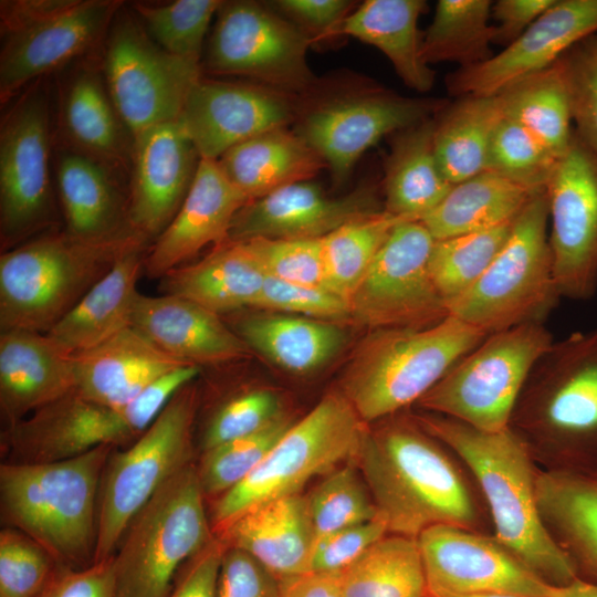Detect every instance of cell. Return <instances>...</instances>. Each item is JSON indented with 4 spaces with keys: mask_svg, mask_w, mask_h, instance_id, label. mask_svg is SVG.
<instances>
[{
    "mask_svg": "<svg viewBox=\"0 0 597 597\" xmlns=\"http://www.w3.org/2000/svg\"><path fill=\"white\" fill-rule=\"evenodd\" d=\"M249 201L218 160L200 158L181 207L147 250L144 273L161 279L209 244L227 242L234 217Z\"/></svg>",
    "mask_w": 597,
    "mask_h": 597,
    "instance_id": "cell-25",
    "label": "cell"
},
{
    "mask_svg": "<svg viewBox=\"0 0 597 597\" xmlns=\"http://www.w3.org/2000/svg\"><path fill=\"white\" fill-rule=\"evenodd\" d=\"M449 597H531V596L507 594V593H492V594H480V595H470V596H449Z\"/></svg>",
    "mask_w": 597,
    "mask_h": 597,
    "instance_id": "cell-63",
    "label": "cell"
},
{
    "mask_svg": "<svg viewBox=\"0 0 597 597\" xmlns=\"http://www.w3.org/2000/svg\"><path fill=\"white\" fill-rule=\"evenodd\" d=\"M311 36L266 4L223 1L207 44L205 67L241 75L294 95L316 84L307 62Z\"/></svg>",
    "mask_w": 597,
    "mask_h": 597,
    "instance_id": "cell-14",
    "label": "cell"
},
{
    "mask_svg": "<svg viewBox=\"0 0 597 597\" xmlns=\"http://www.w3.org/2000/svg\"><path fill=\"white\" fill-rule=\"evenodd\" d=\"M217 597H282L281 583L253 556L226 545Z\"/></svg>",
    "mask_w": 597,
    "mask_h": 597,
    "instance_id": "cell-56",
    "label": "cell"
},
{
    "mask_svg": "<svg viewBox=\"0 0 597 597\" xmlns=\"http://www.w3.org/2000/svg\"><path fill=\"white\" fill-rule=\"evenodd\" d=\"M507 428L542 470H597V328L553 341L530 371Z\"/></svg>",
    "mask_w": 597,
    "mask_h": 597,
    "instance_id": "cell-3",
    "label": "cell"
},
{
    "mask_svg": "<svg viewBox=\"0 0 597 597\" xmlns=\"http://www.w3.org/2000/svg\"><path fill=\"white\" fill-rule=\"evenodd\" d=\"M198 409L199 388L193 380L170 398L133 443L111 452L98 492L95 563L115 554L136 513L165 482L195 461Z\"/></svg>",
    "mask_w": 597,
    "mask_h": 597,
    "instance_id": "cell-11",
    "label": "cell"
},
{
    "mask_svg": "<svg viewBox=\"0 0 597 597\" xmlns=\"http://www.w3.org/2000/svg\"><path fill=\"white\" fill-rule=\"evenodd\" d=\"M548 241L561 297L597 292V154L575 133L545 187Z\"/></svg>",
    "mask_w": 597,
    "mask_h": 597,
    "instance_id": "cell-18",
    "label": "cell"
},
{
    "mask_svg": "<svg viewBox=\"0 0 597 597\" xmlns=\"http://www.w3.org/2000/svg\"><path fill=\"white\" fill-rule=\"evenodd\" d=\"M216 537L247 552L279 579L308 573L316 540L301 493L252 507Z\"/></svg>",
    "mask_w": 597,
    "mask_h": 597,
    "instance_id": "cell-29",
    "label": "cell"
},
{
    "mask_svg": "<svg viewBox=\"0 0 597 597\" xmlns=\"http://www.w3.org/2000/svg\"><path fill=\"white\" fill-rule=\"evenodd\" d=\"M224 543L216 537L178 570L168 597H217Z\"/></svg>",
    "mask_w": 597,
    "mask_h": 597,
    "instance_id": "cell-59",
    "label": "cell"
},
{
    "mask_svg": "<svg viewBox=\"0 0 597 597\" xmlns=\"http://www.w3.org/2000/svg\"><path fill=\"white\" fill-rule=\"evenodd\" d=\"M56 184L67 233L104 240L135 231L128 218V197L108 166L66 149L56 163Z\"/></svg>",
    "mask_w": 597,
    "mask_h": 597,
    "instance_id": "cell-31",
    "label": "cell"
},
{
    "mask_svg": "<svg viewBox=\"0 0 597 597\" xmlns=\"http://www.w3.org/2000/svg\"><path fill=\"white\" fill-rule=\"evenodd\" d=\"M513 222L485 231L434 240L429 256V271L446 304L467 292L489 269L505 245Z\"/></svg>",
    "mask_w": 597,
    "mask_h": 597,
    "instance_id": "cell-45",
    "label": "cell"
},
{
    "mask_svg": "<svg viewBox=\"0 0 597 597\" xmlns=\"http://www.w3.org/2000/svg\"><path fill=\"white\" fill-rule=\"evenodd\" d=\"M538 192L485 170L454 184L420 221L434 240L485 231L513 222Z\"/></svg>",
    "mask_w": 597,
    "mask_h": 597,
    "instance_id": "cell-39",
    "label": "cell"
},
{
    "mask_svg": "<svg viewBox=\"0 0 597 597\" xmlns=\"http://www.w3.org/2000/svg\"><path fill=\"white\" fill-rule=\"evenodd\" d=\"M553 341L542 323L490 334L453 365L416 407L482 431L504 430L530 371Z\"/></svg>",
    "mask_w": 597,
    "mask_h": 597,
    "instance_id": "cell-12",
    "label": "cell"
},
{
    "mask_svg": "<svg viewBox=\"0 0 597 597\" xmlns=\"http://www.w3.org/2000/svg\"><path fill=\"white\" fill-rule=\"evenodd\" d=\"M381 211L384 202L373 186L329 197L313 179L305 180L247 202L233 219L228 241L321 239L347 222Z\"/></svg>",
    "mask_w": 597,
    "mask_h": 597,
    "instance_id": "cell-23",
    "label": "cell"
},
{
    "mask_svg": "<svg viewBox=\"0 0 597 597\" xmlns=\"http://www.w3.org/2000/svg\"><path fill=\"white\" fill-rule=\"evenodd\" d=\"M230 327L251 350L297 375L325 366L347 343V333L342 326L311 317L250 314Z\"/></svg>",
    "mask_w": 597,
    "mask_h": 597,
    "instance_id": "cell-37",
    "label": "cell"
},
{
    "mask_svg": "<svg viewBox=\"0 0 597 597\" xmlns=\"http://www.w3.org/2000/svg\"><path fill=\"white\" fill-rule=\"evenodd\" d=\"M61 119L74 150L109 168L132 159L133 146L127 138L130 133L114 106L105 80L93 67L77 70L65 83Z\"/></svg>",
    "mask_w": 597,
    "mask_h": 597,
    "instance_id": "cell-38",
    "label": "cell"
},
{
    "mask_svg": "<svg viewBox=\"0 0 597 597\" xmlns=\"http://www.w3.org/2000/svg\"><path fill=\"white\" fill-rule=\"evenodd\" d=\"M265 277L245 241H227L200 261L169 271L159 287L220 315L251 307Z\"/></svg>",
    "mask_w": 597,
    "mask_h": 597,
    "instance_id": "cell-35",
    "label": "cell"
},
{
    "mask_svg": "<svg viewBox=\"0 0 597 597\" xmlns=\"http://www.w3.org/2000/svg\"><path fill=\"white\" fill-rule=\"evenodd\" d=\"M558 159L525 127L504 116L492 138L488 170L543 191Z\"/></svg>",
    "mask_w": 597,
    "mask_h": 597,
    "instance_id": "cell-49",
    "label": "cell"
},
{
    "mask_svg": "<svg viewBox=\"0 0 597 597\" xmlns=\"http://www.w3.org/2000/svg\"><path fill=\"white\" fill-rule=\"evenodd\" d=\"M406 220L384 210L347 222L324 237L325 289L349 302L394 228Z\"/></svg>",
    "mask_w": 597,
    "mask_h": 597,
    "instance_id": "cell-44",
    "label": "cell"
},
{
    "mask_svg": "<svg viewBox=\"0 0 597 597\" xmlns=\"http://www.w3.org/2000/svg\"><path fill=\"white\" fill-rule=\"evenodd\" d=\"M597 31V0H556L515 41L489 60L448 74L451 96L498 95L554 65L573 45Z\"/></svg>",
    "mask_w": 597,
    "mask_h": 597,
    "instance_id": "cell-22",
    "label": "cell"
},
{
    "mask_svg": "<svg viewBox=\"0 0 597 597\" xmlns=\"http://www.w3.org/2000/svg\"><path fill=\"white\" fill-rule=\"evenodd\" d=\"M376 423L354 462L389 534L417 538L437 525L493 534L474 476L447 444L407 410Z\"/></svg>",
    "mask_w": 597,
    "mask_h": 597,
    "instance_id": "cell-1",
    "label": "cell"
},
{
    "mask_svg": "<svg viewBox=\"0 0 597 597\" xmlns=\"http://www.w3.org/2000/svg\"><path fill=\"white\" fill-rule=\"evenodd\" d=\"M284 415L280 395L271 389L237 391L224 399L206 420L200 437L201 452L260 432Z\"/></svg>",
    "mask_w": 597,
    "mask_h": 597,
    "instance_id": "cell-50",
    "label": "cell"
},
{
    "mask_svg": "<svg viewBox=\"0 0 597 597\" xmlns=\"http://www.w3.org/2000/svg\"><path fill=\"white\" fill-rule=\"evenodd\" d=\"M344 597H429L418 540L387 534L341 572Z\"/></svg>",
    "mask_w": 597,
    "mask_h": 597,
    "instance_id": "cell-41",
    "label": "cell"
},
{
    "mask_svg": "<svg viewBox=\"0 0 597 597\" xmlns=\"http://www.w3.org/2000/svg\"><path fill=\"white\" fill-rule=\"evenodd\" d=\"M121 3L67 0L57 11L1 35V103L94 49L111 29Z\"/></svg>",
    "mask_w": 597,
    "mask_h": 597,
    "instance_id": "cell-20",
    "label": "cell"
},
{
    "mask_svg": "<svg viewBox=\"0 0 597 597\" xmlns=\"http://www.w3.org/2000/svg\"><path fill=\"white\" fill-rule=\"evenodd\" d=\"M282 597H344L341 572H308L280 579Z\"/></svg>",
    "mask_w": 597,
    "mask_h": 597,
    "instance_id": "cell-61",
    "label": "cell"
},
{
    "mask_svg": "<svg viewBox=\"0 0 597 597\" xmlns=\"http://www.w3.org/2000/svg\"><path fill=\"white\" fill-rule=\"evenodd\" d=\"M305 495L316 540L365 523L379 515L369 489L354 461L332 472Z\"/></svg>",
    "mask_w": 597,
    "mask_h": 597,
    "instance_id": "cell-46",
    "label": "cell"
},
{
    "mask_svg": "<svg viewBox=\"0 0 597 597\" xmlns=\"http://www.w3.org/2000/svg\"><path fill=\"white\" fill-rule=\"evenodd\" d=\"M503 118L498 95L455 97L436 115L434 151L449 182L488 170L492 138Z\"/></svg>",
    "mask_w": 597,
    "mask_h": 597,
    "instance_id": "cell-40",
    "label": "cell"
},
{
    "mask_svg": "<svg viewBox=\"0 0 597 597\" xmlns=\"http://www.w3.org/2000/svg\"><path fill=\"white\" fill-rule=\"evenodd\" d=\"M50 133L48 94L39 80L20 94L1 121V252L51 231L55 223Z\"/></svg>",
    "mask_w": 597,
    "mask_h": 597,
    "instance_id": "cell-13",
    "label": "cell"
},
{
    "mask_svg": "<svg viewBox=\"0 0 597 597\" xmlns=\"http://www.w3.org/2000/svg\"><path fill=\"white\" fill-rule=\"evenodd\" d=\"M348 0H277L274 7L312 41L335 36L343 20L354 10Z\"/></svg>",
    "mask_w": 597,
    "mask_h": 597,
    "instance_id": "cell-57",
    "label": "cell"
},
{
    "mask_svg": "<svg viewBox=\"0 0 597 597\" xmlns=\"http://www.w3.org/2000/svg\"><path fill=\"white\" fill-rule=\"evenodd\" d=\"M292 423L284 415L260 432L202 451L196 467L206 500L212 501L243 481Z\"/></svg>",
    "mask_w": 597,
    "mask_h": 597,
    "instance_id": "cell-48",
    "label": "cell"
},
{
    "mask_svg": "<svg viewBox=\"0 0 597 597\" xmlns=\"http://www.w3.org/2000/svg\"><path fill=\"white\" fill-rule=\"evenodd\" d=\"M536 499L546 530L578 578L597 582V470L551 472L540 468Z\"/></svg>",
    "mask_w": 597,
    "mask_h": 597,
    "instance_id": "cell-32",
    "label": "cell"
},
{
    "mask_svg": "<svg viewBox=\"0 0 597 597\" xmlns=\"http://www.w3.org/2000/svg\"><path fill=\"white\" fill-rule=\"evenodd\" d=\"M574 130L597 154V31L573 45L558 61Z\"/></svg>",
    "mask_w": 597,
    "mask_h": 597,
    "instance_id": "cell-52",
    "label": "cell"
},
{
    "mask_svg": "<svg viewBox=\"0 0 597 597\" xmlns=\"http://www.w3.org/2000/svg\"><path fill=\"white\" fill-rule=\"evenodd\" d=\"M367 427L339 390L325 395L243 481L212 500L209 517L214 535L252 507L297 494L313 478L354 461Z\"/></svg>",
    "mask_w": 597,
    "mask_h": 597,
    "instance_id": "cell-8",
    "label": "cell"
},
{
    "mask_svg": "<svg viewBox=\"0 0 597 597\" xmlns=\"http://www.w3.org/2000/svg\"><path fill=\"white\" fill-rule=\"evenodd\" d=\"M545 190L514 220L510 237L483 275L447 303L452 315L493 334L524 324H544L561 297L548 241Z\"/></svg>",
    "mask_w": 597,
    "mask_h": 597,
    "instance_id": "cell-10",
    "label": "cell"
},
{
    "mask_svg": "<svg viewBox=\"0 0 597 597\" xmlns=\"http://www.w3.org/2000/svg\"><path fill=\"white\" fill-rule=\"evenodd\" d=\"M436 116L391 135L384 164V210L420 221L448 195L449 182L434 151Z\"/></svg>",
    "mask_w": 597,
    "mask_h": 597,
    "instance_id": "cell-34",
    "label": "cell"
},
{
    "mask_svg": "<svg viewBox=\"0 0 597 597\" xmlns=\"http://www.w3.org/2000/svg\"><path fill=\"white\" fill-rule=\"evenodd\" d=\"M199 154L178 121L134 138L128 218L150 244L181 207L193 181Z\"/></svg>",
    "mask_w": 597,
    "mask_h": 597,
    "instance_id": "cell-24",
    "label": "cell"
},
{
    "mask_svg": "<svg viewBox=\"0 0 597 597\" xmlns=\"http://www.w3.org/2000/svg\"><path fill=\"white\" fill-rule=\"evenodd\" d=\"M41 597H117L113 556L81 569L59 566Z\"/></svg>",
    "mask_w": 597,
    "mask_h": 597,
    "instance_id": "cell-58",
    "label": "cell"
},
{
    "mask_svg": "<svg viewBox=\"0 0 597 597\" xmlns=\"http://www.w3.org/2000/svg\"><path fill=\"white\" fill-rule=\"evenodd\" d=\"M556 0H498L492 3L494 44L509 45L528 29Z\"/></svg>",
    "mask_w": 597,
    "mask_h": 597,
    "instance_id": "cell-60",
    "label": "cell"
},
{
    "mask_svg": "<svg viewBox=\"0 0 597 597\" xmlns=\"http://www.w3.org/2000/svg\"><path fill=\"white\" fill-rule=\"evenodd\" d=\"M389 534L385 520L353 525L315 540L308 572L339 573Z\"/></svg>",
    "mask_w": 597,
    "mask_h": 597,
    "instance_id": "cell-55",
    "label": "cell"
},
{
    "mask_svg": "<svg viewBox=\"0 0 597 597\" xmlns=\"http://www.w3.org/2000/svg\"><path fill=\"white\" fill-rule=\"evenodd\" d=\"M427 9L425 0H366L343 20L335 36L348 35L377 48L406 86L426 93L436 80L421 55L418 21Z\"/></svg>",
    "mask_w": 597,
    "mask_h": 597,
    "instance_id": "cell-33",
    "label": "cell"
},
{
    "mask_svg": "<svg viewBox=\"0 0 597 597\" xmlns=\"http://www.w3.org/2000/svg\"><path fill=\"white\" fill-rule=\"evenodd\" d=\"M72 360L75 391L111 408L125 407L159 378L188 365L161 350L133 326L73 354Z\"/></svg>",
    "mask_w": 597,
    "mask_h": 597,
    "instance_id": "cell-27",
    "label": "cell"
},
{
    "mask_svg": "<svg viewBox=\"0 0 597 597\" xmlns=\"http://www.w3.org/2000/svg\"><path fill=\"white\" fill-rule=\"evenodd\" d=\"M490 0H439L432 21L422 36L421 55L430 65L441 62L470 67L494 53L495 27Z\"/></svg>",
    "mask_w": 597,
    "mask_h": 597,
    "instance_id": "cell-42",
    "label": "cell"
},
{
    "mask_svg": "<svg viewBox=\"0 0 597 597\" xmlns=\"http://www.w3.org/2000/svg\"><path fill=\"white\" fill-rule=\"evenodd\" d=\"M433 242L421 221L397 224L350 295V317L374 331L423 328L449 316L429 271Z\"/></svg>",
    "mask_w": 597,
    "mask_h": 597,
    "instance_id": "cell-16",
    "label": "cell"
},
{
    "mask_svg": "<svg viewBox=\"0 0 597 597\" xmlns=\"http://www.w3.org/2000/svg\"><path fill=\"white\" fill-rule=\"evenodd\" d=\"M446 100L411 98L379 86L345 94L297 111L294 132L324 160L336 185L386 136L436 116Z\"/></svg>",
    "mask_w": 597,
    "mask_h": 597,
    "instance_id": "cell-17",
    "label": "cell"
},
{
    "mask_svg": "<svg viewBox=\"0 0 597 597\" xmlns=\"http://www.w3.org/2000/svg\"><path fill=\"white\" fill-rule=\"evenodd\" d=\"M193 377L191 367H179L122 408L90 401L74 390L6 427L1 433L2 462L51 463L81 455L103 444L127 447Z\"/></svg>",
    "mask_w": 597,
    "mask_h": 597,
    "instance_id": "cell-7",
    "label": "cell"
},
{
    "mask_svg": "<svg viewBox=\"0 0 597 597\" xmlns=\"http://www.w3.org/2000/svg\"><path fill=\"white\" fill-rule=\"evenodd\" d=\"M504 116L532 133L557 158L574 136L566 87L557 62L498 94Z\"/></svg>",
    "mask_w": 597,
    "mask_h": 597,
    "instance_id": "cell-43",
    "label": "cell"
},
{
    "mask_svg": "<svg viewBox=\"0 0 597 597\" xmlns=\"http://www.w3.org/2000/svg\"><path fill=\"white\" fill-rule=\"evenodd\" d=\"M74 390L72 355L45 333L1 331L0 413L4 428Z\"/></svg>",
    "mask_w": 597,
    "mask_h": 597,
    "instance_id": "cell-28",
    "label": "cell"
},
{
    "mask_svg": "<svg viewBox=\"0 0 597 597\" xmlns=\"http://www.w3.org/2000/svg\"><path fill=\"white\" fill-rule=\"evenodd\" d=\"M57 562L38 542L19 530L0 532V597H41Z\"/></svg>",
    "mask_w": 597,
    "mask_h": 597,
    "instance_id": "cell-51",
    "label": "cell"
},
{
    "mask_svg": "<svg viewBox=\"0 0 597 597\" xmlns=\"http://www.w3.org/2000/svg\"><path fill=\"white\" fill-rule=\"evenodd\" d=\"M268 276L325 287L323 238L244 240Z\"/></svg>",
    "mask_w": 597,
    "mask_h": 597,
    "instance_id": "cell-53",
    "label": "cell"
},
{
    "mask_svg": "<svg viewBox=\"0 0 597 597\" xmlns=\"http://www.w3.org/2000/svg\"><path fill=\"white\" fill-rule=\"evenodd\" d=\"M489 334L452 315L423 328H380L354 350L341 392L369 425L416 405Z\"/></svg>",
    "mask_w": 597,
    "mask_h": 597,
    "instance_id": "cell-6",
    "label": "cell"
},
{
    "mask_svg": "<svg viewBox=\"0 0 597 597\" xmlns=\"http://www.w3.org/2000/svg\"><path fill=\"white\" fill-rule=\"evenodd\" d=\"M150 244H138L45 333L62 350L73 355L90 349L132 326L137 283Z\"/></svg>",
    "mask_w": 597,
    "mask_h": 597,
    "instance_id": "cell-30",
    "label": "cell"
},
{
    "mask_svg": "<svg viewBox=\"0 0 597 597\" xmlns=\"http://www.w3.org/2000/svg\"><path fill=\"white\" fill-rule=\"evenodd\" d=\"M150 242L133 231L87 240L48 231L1 252L0 329L48 333L132 248Z\"/></svg>",
    "mask_w": 597,
    "mask_h": 597,
    "instance_id": "cell-5",
    "label": "cell"
},
{
    "mask_svg": "<svg viewBox=\"0 0 597 597\" xmlns=\"http://www.w3.org/2000/svg\"><path fill=\"white\" fill-rule=\"evenodd\" d=\"M104 74L133 139L154 126L178 121L191 88L202 77L199 62L165 51L142 24L118 13L106 42Z\"/></svg>",
    "mask_w": 597,
    "mask_h": 597,
    "instance_id": "cell-15",
    "label": "cell"
},
{
    "mask_svg": "<svg viewBox=\"0 0 597 597\" xmlns=\"http://www.w3.org/2000/svg\"><path fill=\"white\" fill-rule=\"evenodd\" d=\"M411 413L468 467L488 506L493 535L516 558L552 586L578 578L542 521L536 499L540 467L512 430L486 432L447 416Z\"/></svg>",
    "mask_w": 597,
    "mask_h": 597,
    "instance_id": "cell-2",
    "label": "cell"
},
{
    "mask_svg": "<svg viewBox=\"0 0 597 597\" xmlns=\"http://www.w3.org/2000/svg\"><path fill=\"white\" fill-rule=\"evenodd\" d=\"M196 461L165 482L113 555L117 597H168L181 566L214 538Z\"/></svg>",
    "mask_w": 597,
    "mask_h": 597,
    "instance_id": "cell-9",
    "label": "cell"
},
{
    "mask_svg": "<svg viewBox=\"0 0 597 597\" xmlns=\"http://www.w3.org/2000/svg\"><path fill=\"white\" fill-rule=\"evenodd\" d=\"M132 326L165 353L198 367L237 362L251 353L219 314L177 295L138 293Z\"/></svg>",
    "mask_w": 597,
    "mask_h": 597,
    "instance_id": "cell-26",
    "label": "cell"
},
{
    "mask_svg": "<svg viewBox=\"0 0 597 597\" xmlns=\"http://www.w3.org/2000/svg\"><path fill=\"white\" fill-rule=\"evenodd\" d=\"M98 446L51 463L0 465L1 523L43 546L60 566L95 563L98 492L111 452Z\"/></svg>",
    "mask_w": 597,
    "mask_h": 597,
    "instance_id": "cell-4",
    "label": "cell"
},
{
    "mask_svg": "<svg viewBox=\"0 0 597 597\" xmlns=\"http://www.w3.org/2000/svg\"><path fill=\"white\" fill-rule=\"evenodd\" d=\"M546 597H597V582L576 578L563 586L548 585Z\"/></svg>",
    "mask_w": 597,
    "mask_h": 597,
    "instance_id": "cell-62",
    "label": "cell"
},
{
    "mask_svg": "<svg viewBox=\"0 0 597 597\" xmlns=\"http://www.w3.org/2000/svg\"><path fill=\"white\" fill-rule=\"evenodd\" d=\"M417 540L429 597L492 593L546 597L548 584L493 534L437 525Z\"/></svg>",
    "mask_w": 597,
    "mask_h": 597,
    "instance_id": "cell-19",
    "label": "cell"
},
{
    "mask_svg": "<svg viewBox=\"0 0 597 597\" xmlns=\"http://www.w3.org/2000/svg\"><path fill=\"white\" fill-rule=\"evenodd\" d=\"M223 1L177 0L161 4L137 2L143 28L165 51L200 63L210 22Z\"/></svg>",
    "mask_w": 597,
    "mask_h": 597,
    "instance_id": "cell-47",
    "label": "cell"
},
{
    "mask_svg": "<svg viewBox=\"0 0 597 597\" xmlns=\"http://www.w3.org/2000/svg\"><path fill=\"white\" fill-rule=\"evenodd\" d=\"M251 307L331 322L350 317L349 302L338 294L325 287L291 283L268 275Z\"/></svg>",
    "mask_w": 597,
    "mask_h": 597,
    "instance_id": "cell-54",
    "label": "cell"
},
{
    "mask_svg": "<svg viewBox=\"0 0 597 597\" xmlns=\"http://www.w3.org/2000/svg\"><path fill=\"white\" fill-rule=\"evenodd\" d=\"M292 96L262 84L201 77L178 122L200 158L218 160L238 144L295 122L298 107Z\"/></svg>",
    "mask_w": 597,
    "mask_h": 597,
    "instance_id": "cell-21",
    "label": "cell"
},
{
    "mask_svg": "<svg viewBox=\"0 0 597 597\" xmlns=\"http://www.w3.org/2000/svg\"><path fill=\"white\" fill-rule=\"evenodd\" d=\"M218 163L249 200L285 186L312 180L326 165L294 129L280 127L229 149Z\"/></svg>",
    "mask_w": 597,
    "mask_h": 597,
    "instance_id": "cell-36",
    "label": "cell"
}]
</instances>
